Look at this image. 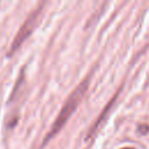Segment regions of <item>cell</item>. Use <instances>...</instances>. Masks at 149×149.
<instances>
[{"instance_id": "1", "label": "cell", "mask_w": 149, "mask_h": 149, "mask_svg": "<svg viewBox=\"0 0 149 149\" xmlns=\"http://www.w3.org/2000/svg\"><path fill=\"white\" fill-rule=\"evenodd\" d=\"M88 85H90V77H86L70 93V95L68 97V99L63 104L58 115L56 116L52 126L50 127V130H49V133L45 136L44 143H47L49 140H51L65 126V123L69 121V119L72 116V114L76 112L77 107L79 106L80 101L83 100V98H84V95H85V93H86V91L88 88Z\"/></svg>"}, {"instance_id": "2", "label": "cell", "mask_w": 149, "mask_h": 149, "mask_svg": "<svg viewBox=\"0 0 149 149\" xmlns=\"http://www.w3.org/2000/svg\"><path fill=\"white\" fill-rule=\"evenodd\" d=\"M43 9H44V3L38 5L37 8H35L24 20V22L21 24V27L19 28V30L16 31V34L14 35V38L9 45V51L8 55L10 56L12 54H14L21 45L22 43L30 36V34L35 30V28L37 27L41 16L43 14Z\"/></svg>"}, {"instance_id": "3", "label": "cell", "mask_w": 149, "mask_h": 149, "mask_svg": "<svg viewBox=\"0 0 149 149\" xmlns=\"http://www.w3.org/2000/svg\"><path fill=\"white\" fill-rule=\"evenodd\" d=\"M116 98H118V95L115 94V95L113 97V99H112V100H111V101H109V102L107 104V106L105 107V109H104V111L101 112L100 116H99V118H98V119L95 120V122H94V123H93V126L91 127L90 132L87 133V136H86V139L91 137V136H92V135H93V134H94V133H95V132L98 130V128H99V127H100V126H101V125L104 123V121H105L106 116L108 115V112H109V111L112 109V107H113V105H114V101H115V99H116Z\"/></svg>"}, {"instance_id": "4", "label": "cell", "mask_w": 149, "mask_h": 149, "mask_svg": "<svg viewBox=\"0 0 149 149\" xmlns=\"http://www.w3.org/2000/svg\"><path fill=\"white\" fill-rule=\"evenodd\" d=\"M123 149H132V148H123Z\"/></svg>"}]
</instances>
